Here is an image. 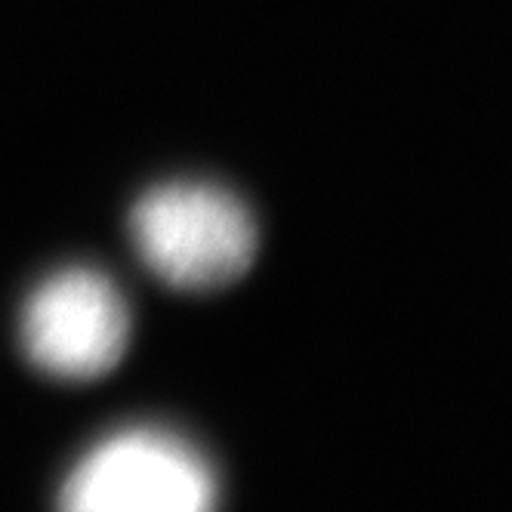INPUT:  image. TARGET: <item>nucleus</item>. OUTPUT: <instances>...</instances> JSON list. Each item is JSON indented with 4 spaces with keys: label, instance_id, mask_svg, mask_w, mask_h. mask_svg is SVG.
I'll use <instances>...</instances> for the list:
<instances>
[{
    "label": "nucleus",
    "instance_id": "1",
    "mask_svg": "<svg viewBox=\"0 0 512 512\" xmlns=\"http://www.w3.org/2000/svg\"><path fill=\"white\" fill-rule=\"evenodd\" d=\"M139 260L179 290H216L238 281L256 256V223L247 204L213 182H164L130 210Z\"/></svg>",
    "mask_w": 512,
    "mask_h": 512
},
{
    "label": "nucleus",
    "instance_id": "2",
    "mask_svg": "<svg viewBox=\"0 0 512 512\" xmlns=\"http://www.w3.org/2000/svg\"><path fill=\"white\" fill-rule=\"evenodd\" d=\"M207 457L164 429H127L99 442L59 494V512H216Z\"/></svg>",
    "mask_w": 512,
    "mask_h": 512
},
{
    "label": "nucleus",
    "instance_id": "3",
    "mask_svg": "<svg viewBox=\"0 0 512 512\" xmlns=\"http://www.w3.org/2000/svg\"><path fill=\"white\" fill-rule=\"evenodd\" d=\"M22 349L56 380L87 383L115 371L130 343V306L99 269L71 266L44 278L22 309Z\"/></svg>",
    "mask_w": 512,
    "mask_h": 512
}]
</instances>
